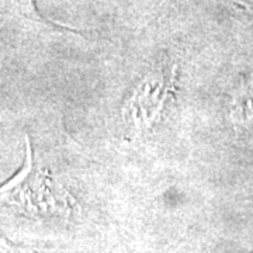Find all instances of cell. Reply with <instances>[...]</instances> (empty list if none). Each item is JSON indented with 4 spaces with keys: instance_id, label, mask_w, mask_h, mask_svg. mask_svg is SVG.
<instances>
[{
    "instance_id": "3",
    "label": "cell",
    "mask_w": 253,
    "mask_h": 253,
    "mask_svg": "<svg viewBox=\"0 0 253 253\" xmlns=\"http://www.w3.org/2000/svg\"><path fill=\"white\" fill-rule=\"evenodd\" d=\"M13 3L16 4L17 10L24 17L34 20V21H40V23H45V20L40 16L34 0H13Z\"/></svg>"
},
{
    "instance_id": "1",
    "label": "cell",
    "mask_w": 253,
    "mask_h": 253,
    "mask_svg": "<svg viewBox=\"0 0 253 253\" xmlns=\"http://www.w3.org/2000/svg\"><path fill=\"white\" fill-rule=\"evenodd\" d=\"M170 72H156L146 78L126 107L135 126L146 128L158 120L165 103L170 97Z\"/></svg>"
},
{
    "instance_id": "2",
    "label": "cell",
    "mask_w": 253,
    "mask_h": 253,
    "mask_svg": "<svg viewBox=\"0 0 253 253\" xmlns=\"http://www.w3.org/2000/svg\"><path fill=\"white\" fill-rule=\"evenodd\" d=\"M232 118L239 128L253 132V78L245 82L238 91L232 107Z\"/></svg>"
}]
</instances>
